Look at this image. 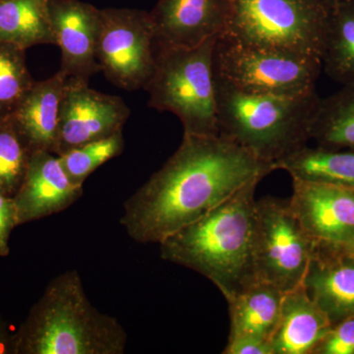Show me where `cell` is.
<instances>
[{"label": "cell", "mask_w": 354, "mask_h": 354, "mask_svg": "<svg viewBox=\"0 0 354 354\" xmlns=\"http://www.w3.org/2000/svg\"><path fill=\"white\" fill-rule=\"evenodd\" d=\"M302 288L332 327L354 316V251L316 241Z\"/></svg>", "instance_id": "4fadbf2b"}, {"label": "cell", "mask_w": 354, "mask_h": 354, "mask_svg": "<svg viewBox=\"0 0 354 354\" xmlns=\"http://www.w3.org/2000/svg\"><path fill=\"white\" fill-rule=\"evenodd\" d=\"M353 250L354 251V248L353 249Z\"/></svg>", "instance_id": "4dcf8cb0"}, {"label": "cell", "mask_w": 354, "mask_h": 354, "mask_svg": "<svg viewBox=\"0 0 354 354\" xmlns=\"http://www.w3.org/2000/svg\"><path fill=\"white\" fill-rule=\"evenodd\" d=\"M157 51L148 11L101 9L97 60L109 82L122 90L144 88L155 70Z\"/></svg>", "instance_id": "9c48e42d"}, {"label": "cell", "mask_w": 354, "mask_h": 354, "mask_svg": "<svg viewBox=\"0 0 354 354\" xmlns=\"http://www.w3.org/2000/svg\"><path fill=\"white\" fill-rule=\"evenodd\" d=\"M313 354H354V316L334 326Z\"/></svg>", "instance_id": "484cf974"}, {"label": "cell", "mask_w": 354, "mask_h": 354, "mask_svg": "<svg viewBox=\"0 0 354 354\" xmlns=\"http://www.w3.org/2000/svg\"><path fill=\"white\" fill-rule=\"evenodd\" d=\"M130 109L118 95H106L88 83L67 79L60 104L55 155L122 131Z\"/></svg>", "instance_id": "30bf717a"}, {"label": "cell", "mask_w": 354, "mask_h": 354, "mask_svg": "<svg viewBox=\"0 0 354 354\" xmlns=\"http://www.w3.org/2000/svg\"><path fill=\"white\" fill-rule=\"evenodd\" d=\"M223 354H274L271 344L257 337H239L230 339Z\"/></svg>", "instance_id": "83f0119b"}, {"label": "cell", "mask_w": 354, "mask_h": 354, "mask_svg": "<svg viewBox=\"0 0 354 354\" xmlns=\"http://www.w3.org/2000/svg\"><path fill=\"white\" fill-rule=\"evenodd\" d=\"M149 13L158 46L195 48L227 31V0H158Z\"/></svg>", "instance_id": "5bb4252c"}, {"label": "cell", "mask_w": 354, "mask_h": 354, "mask_svg": "<svg viewBox=\"0 0 354 354\" xmlns=\"http://www.w3.org/2000/svg\"><path fill=\"white\" fill-rule=\"evenodd\" d=\"M16 227H18V221L15 202L13 198L0 193V257L9 255V241Z\"/></svg>", "instance_id": "4316f807"}, {"label": "cell", "mask_w": 354, "mask_h": 354, "mask_svg": "<svg viewBox=\"0 0 354 354\" xmlns=\"http://www.w3.org/2000/svg\"><path fill=\"white\" fill-rule=\"evenodd\" d=\"M316 241L307 234L290 202L265 197L256 201L253 267L256 281L281 292L302 285Z\"/></svg>", "instance_id": "ba28073f"}, {"label": "cell", "mask_w": 354, "mask_h": 354, "mask_svg": "<svg viewBox=\"0 0 354 354\" xmlns=\"http://www.w3.org/2000/svg\"><path fill=\"white\" fill-rule=\"evenodd\" d=\"M329 319L302 286L283 295L278 324L270 344L274 354H313L332 329Z\"/></svg>", "instance_id": "e0dca14e"}, {"label": "cell", "mask_w": 354, "mask_h": 354, "mask_svg": "<svg viewBox=\"0 0 354 354\" xmlns=\"http://www.w3.org/2000/svg\"><path fill=\"white\" fill-rule=\"evenodd\" d=\"M216 91L220 135L274 169L279 160L310 141L321 99L317 91L304 95L249 92L216 75Z\"/></svg>", "instance_id": "277c9868"}, {"label": "cell", "mask_w": 354, "mask_h": 354, "mask_svg": "<svg viewBox=\"0 0 354 354\" xmlns=\"http://www.w3.org/2000/svg\"><path fill=\"white\" fill-rule=\"evenodd\" d=\"M218 38L195 48L158 46L155 70L144 87L148 106L176 114L183 135H220L214 67Z\"/></svg>", "instance_id": "5b68a950"}, {"label": "cell", "mask_w": 354, "mask_h": 354, "mask_svg": "<svg viewBox=\"0 0 354 354\" xmlns=\"http://www.w3.org/2000/svg\"><path fill=\"white\" fill-rule=\"evenodd\" d=\"M274 169L288 172L292 179L354 189L353 149L309 147L307 144L279 160Z\"/></svg>", "instance_id": "d6986e66"}, {"label": "cell", "mask_w": 354, "mask_h": 354, "mask_svg": "<svg viewBox=\"0 0 354 354\" xmlns=\"http://www.w3.org/2000/svg\"><path fill=\"white\" fill-rule=\"evenodd\" d=\"M328 2L322 70L342 86L354 85V0Z\"/></svg>", "instance_id": "44dd1931"}, {"label": "cell", "mask_w": 354, "mask_h": 354, "mask_svg": "<svg viewBox=\"0 0 354 354\" xmlns=\"http://www.w3.org/2000/svg\"><path fill=\"white\" fill-rule=\"evenodd\" d=\"M0 354H15V333L0 317Z\"/></svg>", "instance_id": "f1b7e54d"}, {"label": "cell", "mask_w": 354, "mask_h": 354, "mask_svg": "<svg viewBox=\"0 0 354 354\" xmlns=\"http://www.w3.org/2000/svg\"><path fill=\"white\" fill-rule=\"evenodd\" d=\"M50 0H0V41L28 50L55 44Z\"/></svg>", "instance_id": "ffe728a7"}, {"label": "cell", "mask_w": 354, "mask_h": 354, "mask_svg": "<svg viewBox=\"0 0 354 354\" xmlns=\"http://www.w3.org/2000/svg\"><path fill=\"white\" fill-rule=\"evenodd\" d=\"M66 76L58 71L44 81H36L8 120L32 153H55L60 104Z\"/></svg>", "instance_id": "2e32d148"}, {"label": "cell", "mask_w": 354, "mask_h": 354, "mask_svg": "<svg viewBox=\"0 0 354 354\" xmlns=\"http://www.w3.org/2000/svg\"><path fill=\"white\" fill-rule=\"evenodd\" d=\"M215 74L241 90L279 95L316 91L322 62L290 51L255 48L225 36L216 39Z\"/></svg>", "instance_id": "52a82bcc"}, {"label": "cell", "mask_w": 354, "mask_h": 354, "mask_svg": "<svg viewBox=\"0 0 354 354\" xmlns=\"http://www.w3.org/2000/svg\"><path fill=\"white\" fill-rule=\"evenodd\" d=\"M83 195V186L70 180L60 158L48 151L32 153L29 169L14 196L18 225L64 211Z\"/></svg>", "instance_id": "9a60e30c"}, {"label": "cell", "mask_w": 354, "mask_h": 354, "mask_svg": "<svg viewBox=\"0 0 354 354\" xmlns=\"http://www.w3.org/2000/svg\"><path fill=\"white\" fill-rule=\"evenodd\" d=\"M292 190L291 209L311 239L354 248V189L292 179Z\"/></svg>", "instance_id": "8fae6325"}, {"label": "cell", "mask_w": 354, "mask_h": 354, "mask_svg": "<svg viewBox=\"0 0 354 354\" xmlns=\"http://www.w3.org/2000/svg\"><path fill=\"white\" fill-rule=\"evenodd\" d=\"M249 183L199 220L160 242V257L209 279L225 299L255 281V190Z\"/></svg>", "instance_id": "7a4b0ae2"}, {"label": "cell", "mask_w": 354, "mask_h": 354, "mask_svg": "<svg viewBox=\"0 0 354 354\" xmlns=\"http://www.w3.org/2000/svg\"><path fill=\"white\" fill-rule=\"evenodd\" d=\"M127 333L95 308L75 270L51 279L15 332V354H123Z\"/></svg>", "instance_id": "3957f363"}, {"label": "cell", "mask_w": 354, "mask_h": 354, "mask_svg": "<svg viewBox=\"0 0 354 354\" xmlns=\"http://www.w3.org/2000/svg\"><path fill=\"white\" fill-rule=\"evenodd\" d=\"M26 50L0 41V121L16 111L36 81L27 64Z\"/></svg>", "instance_id": "603a6c76"}, {"label": "cell", "mask_w": 354, "mask_h": 354, "mask_svg": "<svg viewBox=\"0 0 354 354\" xmlns=\"http://www.w3.org/2000/svg\"><path fill=\"white\" fill-rule=\"evenodd\" d=\"M283 295L278 288L255 281L227 300L230 339L257 337L269 341L278 324Z\"/></svg>", "instance_id": "ac0fdd59"}, {"label": "cell", "mask_w": 354, "mask_h": 354, "mask_svg": "<svg viewBox=\"0 0 354 354\" xmlns=\"http://www.w3.org/2000/svg\"><path fill=\"white\" fill-rule=\"evenodd\" d=\"M272 171L227 137L183 135L176 153L124 202L121 225L138 243L160 244Z\"/></svg>", "instance_id": "6da1fadb"}, {"label": "cell", "mask_w": 354, "mask_h": 354, "mask_svg": "<svg viewBox=\"0 0 354 354\" xmlns=\"http://www.w3.org/2000/svg\"><path fill=\"white\" fill-rule=\"evenodd\" d=\"M124 146L123 133L120 131L106 138L72 149L59 156L60 162L70 180L76 185L83 186L91 174L111 158L120 156Z\"/></svg>", "instance_id": "d4e9b609"}, {"label": "cell", "mask_w": 354, "mask_h": 354, "mask_svg": "<svg viewBox=\"0 0 354 354\" xmlns=\"http://www.w3.org/2000/svg\"><path fill=\"white\" fill-rule=\"evenodd\" d=\"M329 149L354 150V85L321 97L310 128V141Z\"/></svg>", "instance_id": "7402d4cb"}, {"label": "cell", "mask_w": 354, "mask_h": 354, "mask_svg": "<svg viewBox=\"0 0 354 354\" xmlns=\"http://www.w3.org/2000/svg\"><path fill=\"white\" fill-rule=\"evenodd\" d=\"M32 152L11 121H0V193L14 198L24 181Z\"/></svg>", "instance_id": "cb8c5ba5"}, {"label": "cell", "mask_w": 354, "mask_h": 354, "mask_svg": "<svg viewBox=\"0 0 354 354\" xmlns=\"http://www.w3.org/2000/svg\"><path fill=\"white\" fill-rule=\"evenodd\" d=\"M55 44L62 53L60 72L67 79L88 83L101 71L97 60L101 9L80 0H50Z\"/></svg>", "instance_id": "7c38bea8"}, {"label": "cell", "mask_w": 354, "mask_h": 354, "mask_svg": "<svg viewBox=\"0 0 354 354\" xmlns=\"http://www.w3.org/2000/svg\"><path fill=\"white\" fill-rule=\"evenodd\" d=\"M332 1H337V0H332Z\"/></svg>", "instance_id": "f546056e"}, {"label": "cell", "mask_w": 354, "mask_h": 354, "mask_svg": "<svg viewBox=\"0 0 354 354\" xmlns=\"http://www.w3.org/2000/svg\"><path fill=\"white\" fill-rule=\"evenodd\" d=\"M223 36L255 48L290 51L322 62L328 0H227Z\"/></svg>", "instance_id": "8992f818"}]
</instances>
